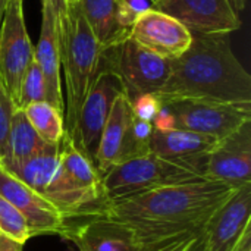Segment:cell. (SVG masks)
Returning <instances> with one entry per match:
<instances>
[{
    "instance_id": "obj_28",
    "label": "cell",
    "mask_w": 251,
    "mask_h": 251,
    "mask_svg": "<svg viewBox=\"0 0 251 251\" xmlns=\"http://www.w3.org/2000/svg\"><path fill=\"white\" fill-rule=\"evenodd\" d=\"M24 246L7 238V237H3L0 235V251H22Z\"/></svg>"
},
{
    "instance_id": "obj_30",
    "label": "cell",
    "mask_w": 251,
    "mask_h": 251,
    "mask_svg": "<svg viewBox=\"0 0 251 251\" xmlns=\"http://www.w3.org/2000/svg\"><path fill=\"white\" fill-rule=\"evenodd\" d=\"M49 1H50L51 7L54 9L56 16L59 18V16L62 15V12L65 10V1H63V0H49Z\"/></svg>"
},
{
    "instance_id": "obj_29",
    "label": "cell",
    "mask_w": 251,
    "mask_h": 251,
    "mask_svg": "<svg viewBox=\"0 0 251 251\" xmlns=\"http://www.w3.org/2000/svg\"><path fill=\"white\" fill-rule=\"evenodd\" d=\"M196 238L197 237H193V238H190V240H187L184 243H179V244H176L174 247H169V249L162 251H190L191 247H193V244H194V241H196Z\"/></svg>"
},
{
    "instance_id": "obj_21",
    "label": "cell",
    "mask_w": 251,
    "mask_h": 251,
    "mask_svg": "<svg viewBox=\"0 0 251 251\" xmlns=\"http://www.w3.org/2000/svg\"><path fill=\"white\" fill-rule=\"evenodd\" d=\"M59 144L46 143L12 174L44 196L46 190L59 172Z\"/></svg>"
},
{
    "instance_id": "obj_9",
    "label": "cell",
    "mask_w": 251,
    "mask_h": 251,
    "mask_svg": "<svg viewBox=\"0 0 251 251\" xmlns=\"http://www.w3.org/2000/svg\"><path fill=\"white\" fill-rule=\"evenodd\" d=\"M150 7L175 18L193 35H229L241 26L231 0H154Z\"/></svg>"
},
{
    "instance_id": "obj_17",
    "label": "cell",
    "mask_w": 251,
    "mask_h": 251,
    "mask_svg": "<svg viewBox=\"0 0 251 251\" xmlns=\"http://www.w3.org/2000/svg\"><path fill=\"white\" fill-rule=\"evenodd\" d=\"M132 119L131 101L124 93H121L113 101L94 159V166L100 176H103L110 168L122 163Z\"/></svg>"
},
{
    "instance_id": "obj_25",
    "label": "cell",
    "mask_w": 251,
    "mask_h": 251,
    "mask_svg": "<svg viewBox=\"0 0 251 251\" xmlns=\"http://www.w3.org/2000/svg\"><path fill=\"white\" fill-rule=\"evenodd\" d=\"M15 109L16 107L13 104V100L10 99L3 81L0 78V160L4 156L9 128H10V119H12Z\"/></svg>"
},
{
    "instance_id": "obj_20",
    "label": "cell",
    "mask_w": 251,
    "mask_h": 251,
    "mask_svg": "<svg viewBox=\"0 0 251 251\" xmlns=\"http://www.w3.org/2000/svg\"><path fill=\"white\" fill-rule=\"evenodd\" d=\"M44 144L46 143L28 122L24 110L15 109L10 119L4 156L0 160V165L9 172H13Z\"/></svg>"
},
{
    "instance_id": "obj_27",
    "label": "cell",
    "mask_w": 251,
    "mask_h": 251,
    "mask_svg": "<svg viewBox=\"0 0 251 251\" xmlns=\"http://www.w3.org/2000/svg\"><path fill=\"white\" fill-rule=\"evenodd\" d=\"M153 129L159 131V132H166L171 129H175V118L172 115V112L168 109V106L162 104V109L159 110L157 116L153 121Z\"/></svg>"
},
{
    "instance_id": "obj_26",
    "label": "cell",
    "mask_w": 251,
    "mask_h": 251,
    "mask_svg": "<svg viewBox=\"0 0 251 251\" xmlns=\"http://www.w3.org/2000/svg\"><path fill=\"white\" fill-rule=\"evenodd\" d=\"M131 109L135 119L153 124L154 118L162 109V101L156 94H143L131 101Z\"/></svg>"
},
{
    "instance_id": "obj_31",
    "label": "cell",
    "mask_w": 251,
    "mask_h": 251,
    "mask_svg": "<svg viewBox=\"0 0 251 251\" xmlns=\"http://www.w3.org/2000/svg\"><path fill=\"white\" fill-rule=\"evenodd\" d=\"M231 4H232L234 10L240 15L246 7V0H231Z\"/></svg>"
},
{
    "instance_id": "obj_33",
    "label": "cell",
    "mask_w": 251,
    "mask_h": 251,
    "mask_svg": "<svg viewBox=\"0 0 251 251\" xmlns=\"http://www.w3.org/2000/svg\"><path fill=\"white\" fill-rule=\"evenodd\" d=\"M65 1V6H69V4H74V3H78L79 0H63Z\"/></svg>"
},
{
    "instance_id": "obj_35",
    "label": "cell",
    "mask_w": 251,
    "mask_h": 251,
    "mask_svg": "<svg viewBox=\"0 0 251 251\" xmlns=\"http://www.w3.org/2000/svg\"><path fill=\"white\" fill-rule=\"evenodd\" d=\"M76 251H78V250H76Z\"/></svg>"
},
{
    "instance_id": "obj_11",
    "label": "cell",
    "mask_w": 251,
    "mask_h": 251,
    "mask_svg": "<svg viewBox=\"0 0 251 251\" xmlns=\"http://www.w3.org/2000/svg\"><path fill=\"white\" fill-rule=\"evenodd\" d=\"M0 196L12 203L25 218L32 237L63 235L68 221L62 212L43 194L28 187L16 175L0 165Z\"/></svg>"
},
{
    "instance_id": "obj_14",
    "label": "cell",
    "mask_w": 251,
    "mask_h": 251,
    "mask_svg": "<svg viewBox=\"0 0 251 251\" xmlns=\"http://www.w3.org/2000/svg\"><path fill=\"white\" fill-rule=\"evenodd\" d=\"M34 57L43 72L46 82V101L65 113L62 78H60V51L57 34V16L49 0H41V29Z\"/></svg>"
},
{
    "instance_id": "obj_19",
    "label": "cell",
    "mask_w": 251,
    "mask_h": 251,
    "mask_svg": "<svg viewBox=\"0 0 251 251\" xmlns=\"http://www.w3.org/2000/svg\"><path fill=\"white\" fill-rule=\"evenodd\" d=\"M122 0H79L82 13L101 50L119 43L129 35V29L119 22Z\"/></svg>"
},
{
    "instance_id": "obj_8",
    "label": "cell",
    "mask_w": 251,
    "mask_h": 251,
    "mask_svg": "<svg viewBox=\"0 0 251 251\" xmlns=\"http://www.w3.org/2000/svg\"><path fill=\"white\" fill-rule=\"evenodd\" d=\"M175 118V128L222 140L251 121V104L206 101L165 103Z\"/></svg>"
},
{
    "instance_id": "obj_2",
    "label": "cell",
    "mask_w": 251,
    "mask_h": 251,
    "mask_svg": "<svg viewBox=\"0 0 251 251\" xmlns=\"http://www.w3.org/2000/svg\"><path fill=\"white\" fill-rule=\"evenodd\" d=\"M156 96L162 104H251V75L234 54L229 35H193L188 50L171 60L169 76Z\"/></svg>"
},
{
    "instance_id": "obj_1",
    "label": "cell",
    "mask_w": 251,
    "mask_h": 251,
    "mask_svg": "<svg viewBox=\"0 0 251 251\" xmlns=\"http://www.w3.org/2000/svg\"><path fill=\"white\" fill-rule=\"evenodd\" d=\"M238 188L199 178L104 200L85 218H100L125 228L140 251H162L197 237Z\"/></svg>"
},
{
    "instance_id": "obj_23",
    "label": "cell",
    "mask_w": 251,
    "mask_h": 251,
    "mask_svg": "<svg viewBox=\"0 0 251 251\" xmlns=\"http://www.w3.org/2000/svg\"><path fill=\"white\" fill-rule=\"evenodd\" d=\"M44 100H46L44 76H43V72L37 63L35 57H32V60L26 66L24 76L21 79L19 93H18L15 107L16 109H25L31 103L44 101Z\"/></svg>"
},
{
    "instance_id": "obj_22",
    "label": "cell",
    "mask_w": 251,
    "mask_h": 251,
    "mask_svg": "<svg viewBox=\"0 0 251 251\" xmlns=\"http://www.w3.org/2000/svg\"><path fill=\"white\" fill-rule=\"evenodd\" d=\"M24 110L28 122L47 144H59L65 135L63 113L49 101H37L28 104Z\"/></svg>"
},
{
    "instance_id": "obj_18",
    "label": "cell",
    "mask_w": 251,
    "mask_h": 251,
    "mask_svg": "<svg viewBox=\"0 0 251 251\" xmlns=\"http://www.w3.org/2000/svg\"><path fill=\"white\" fill-rule=\"evenodd\" d=\"M59 166L68 182L90 201L93 210L104 201L100 174L66 132L59 144Z\"/></svg>"
},
{
    "instance_id": "obj_4",
    "label": "cell",
    "mask_w": 251,
    "mask_h": 251,
    "mask_svg": "<svg viewBox=\"0 0 251 251\" xmlns=\"http://www.w3.org/2000/svg\"><path fill=\"white\" fill-rule=\"evenodd\" d=\"M100 71L113 74L124 94L132 101L143 94H156L166 82L171 60L140 46L129 35L101 50Z\"/></svg>"
},
{
    "instance_id": "obj_32",
    "label": "cell",
    "mask_w": 251,
    "mask_h": 251,
    "mask_svg": "<svg viewBox=\"0 0 251 251\" xmlns=\"http://www.w3.org/2000/svg\"><path fill=\"white\" fill-rule=\"evenodd\" d=\"M6 4H7V0H0V24H1L3 15H4V9H6Z\"/></svg>"
},
{
    "instance_id": "obj_10",
    "label": "cell",
    "mask_w": 251,
    "mask_h": 251,
    "mask_svg": "<svg viewBox=\"0 0 251 251\" xmlns=\"http://www.w3.org/2000/svg\"><path fill=\"white\" fill-rule=\"evenodd\" d=\"M250 219L251 184H246L206 222L190 251H232L250 228Z\"/></svg>"
},
{
    "instance_id": "obj_24",
    "label": "cell",
    "mask_w": 251,
    "mask_h": 251,
    "mask_svg": "<svg viewBox=\"0 0 251 251\" xmlns=\"http://www.w3.org/2000/svg\"><path fill=\"white\" fill-rule=\"evenodd\" d=\"M0 235L7 237L22 246L29 238H32V232L25 218L12 203H9L1 196H0Z\"/></svg>"
},
{
    "instance_id": "obj_15",
    "label": "cell",
    "mask_w": 251,
    "mask_h": 251,
    "mask_svg": "<svg viewBox=\"0 0 251 251\" xmlns=\"http://www.w3.org/2000/svg\"><path fill=\"white\" fill-rule=\"evenodd\" d=\"M81 221L79 224L68 221V229L62 235L78 251H140L125 228L100 218H81Z\"/></svg>"
},
{
    "instance_id": "obj_16",
    "label": "cell",
    "mask_w": 251,
    "mask_h": 251,
    "mask_svg": "<svg viewBox=\"0 0 251 251\" xmlns=\"http://www.w3.org/2000/svg\"><path fill=\"white\" fill-rule=\"evenodd\" d=\"M218 143L216 138L187 131V129H171L166 132H159L153 129L150 138V153L175 162H182L200 172L203 175L204 157Z\"/></svg>"
},
{
    "instance_id": "obj_13",
    "label": "cell",
    "mask_w": 251,
    "mask_h": 251,
    "mask_svg": "<svg viewBox=\"0 0 251 251\" xmlns=\"http://www.w3.org/2000/svg\"><path fill=\"white\" fill-rule=\"evenodd\" d=\"M129 37L147 50L174 60L193 43V34L175 18L149 7L134 21Z\"/></svg>"
},
{
    "instance_id": "obj_12",
    "label": "cell",
    "mask_w": 251,
    "mask_h": 251,
    "mask_svg": "<svg viewBox=\"0 0 251 251\" xmlns=\"http://www.w3.org/2000/svg\"><path fill=\"white\" fill-rule=\"evenodd\" d=\"M203 175L234 187L251 184V121L218 140L204 157Z\"/></svg>"
},
{
    "instance_id": "obj_3",
    "label": "cell",
    "mask_w": 251,
    "mask_h": 251,
    "mask_svg": "<svg viewBox=\"0 0 251 251\" xmlns=\"http://www.w3.org/2000/svg\"><path fill=\"white\" fill-rule=\"evenodd\" d=\"M60 69L65 81V132L72 134L79 109L100 72L101 46L96 40L79 1L65 6L57 18Z\"/></svg>"
},
{
    "instance_id": "obj_5",
    "label": "cell",
    "mask_w": 251,
    "mask_h": 251,
    "mask_svg": "<svg viewBox=\"0 0 251 251\" xmlns=\"http://www.w3.org/2000/svg\"><path fill=\"white\" fill-rule=\"evenodd\" d=\"M199 178L200 172L187 163L147 153L110 168L101 176V188L104 200H113Z\"/></svg>"
},
{
    "instance_id": "obj_7",
    "label": "cell",
    "mask_w": 251,
    "mask_h": 251,
    "mask_svg": "<svg viewBox=\"0 0 251 251\" xmlns=\"http://www.w3.org/2000/svg\"><path fill=\"white\" fill-rule=\"evenodd\" d=\"M121 93L124 91L118 78L107 71H100L79 109L75 128L69 137L93 163L110 109Z\"/></svg>"
},
{
    "instance_id": "obj_6",
    "label": "cell",
    "mask_w": 251,
    "mask_h": 251,
    "mask_svg": "<svg viewBox=\"0 0 251 251\" xmlns=\"http://www.w3.org/2000/svg\"><path fill=\"white\" fill-rule=\"evenodd\" d=\"M34 57L24 18V0H7L0 24V78L16 103L21 79Z\"/></svg>"
},
{
    "instance_id": "obj_34",
    "label": "cell",
    "mask_w": 251,
    "mask_h": 251,
    "mask_svg": "<svg viewBox=\"0 0 251 251\" xmlns=\"http://www.w3.org/2000/svg\"><path fill=\"white\" fill-rule=\"evenodd\" d=\"M149 1H150V3H153V1H154V0H149Z\"/></svg>"
}]
</instances>
